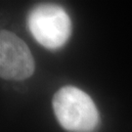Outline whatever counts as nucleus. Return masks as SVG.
<instances>
[{
    "label": "nucleus",
    "mask_w": 132,
    "mask_h": 132,
    "mask_svg": "<svg viewBox=\"0 0 132 132\" xmlns=\"http://www.w3.org/2000/svg\"><path fill=\"white\" fill-rule=\"evenodd\" d=\"M53 110L61 126L70 132H92L100 114L89 95L75 86H64L53 96Z\"/></svg>",
    "instance_id": "nucleus-1"
},
{
    "label": "nucleus",
    "mask_w": 132,
    "mask_h": 132,
    "mask_svg": "<svg viewBox=\"0 0 132 132\" xmlns=\"http://www.w3.org/2000/svg\"><path fill=\"white\" fill-rule=\"evenodd\" d=\"M28 30L43 47L55 50L64 46L71 33V21L67 11L56 4H39L27 20Z\"/></svg>",
    "instance_id": "nucleus-2"
},
{
    "label": "nucleus",
    "mask_w": 132,
    "mask_h": 132,
    "mask_svg": "<svg viewBox=\"0 0 132 132\" xmlns=\"http://www.w3.org/2000/svg\"><path fill=\"white\" fill-rule=\"evenodd\" d=\"M34 59L29 48L15 33L0 31V76L7 80H24L32 76Z\"/></svg>",
    "instance_id": "nucleus-3"
}]
</instances>
